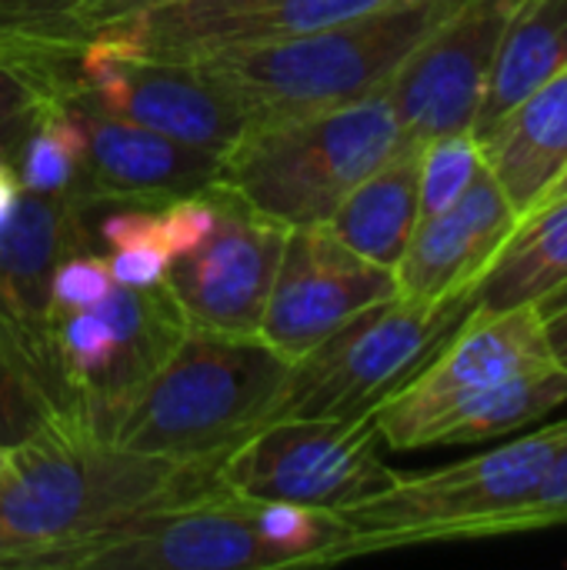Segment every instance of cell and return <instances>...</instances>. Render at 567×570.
Instances as JSON below:
<instances>
[{
  "label": "cell",
  "instance_id": "1",
  "mask_svg": "<svg viewBox=\"0 0 567 570\" xmlns=\"http://www.w3.org/2000/svg\"><path fill=\"white\" fill-rule=\"evenodd\" d=\"M214 488L217 461L140 454L87 424L53 421L13 448L0 474V568H30L43 554Z\"/></svg>",
  "mask_w": 567,
  "mask_h": 570
},
{
  "label": "cell",
  "instance_id": "2",
  "mask_svg": "<svg viewBox=\"0 0 567 570\" xmlns=\"http://www.w3.org/2000/svg\"><path fill=\"white\" fill-rule=\"evenodd\" d=\"M567 404L561 371L538 304L478 307L434 361L388 397L374 431L391 451L508 438Z\"/></svg>",
  "mask_w": 567,
  "mask_h": 570
},
{
  "label": "cell",
  "instance_id": "3",
  "mask_svg": "<svg viewBox=\"0 0 567 570\" xmlns=\"http://www.w3.org/2000/svg\"><path fill=\"white\" fill-rule=\"evenodd\" d=\"M461 3L394 0L314 33L214 50L187 63L237 97L251 124L331 110L381 94L411 50Z\"/></svg>",
  "mask_w": 567,
  "mask_h": 570
},
{
  "label": "cell",
  "instance_id": "4",
  "mask_svg": "<svg viewBox=\"0 0 567 570\" xmlns=\"http://www.w3.org/2000/svg\"><path fill=\"white\" fill-rule=\"evenodd\" d=\"M287 374L291 361L257 334L184 327L120 411L110 441L157 458L221 461L271 421Z\"/></svg>",
  "mask_w": 567,
  "mask_h": 570
},
{
  "label": "cell",
  "instance_id": "5",
  "mask_svg": "<svg viewBox=\"0 0 567 570\" xmlns=\"http://www.w3.org/2000/svg\"><path fill=\"white\" fill-rule=\"evenodd\" d=\"M404 147L398 114L381 90L331 110L251 124L221 154L214 187L287 230L317 227Z\"/></svg>",
  "mask_w": 567,
  "mask_h": 570
},
{
  "label": "cell",
  "instance_id": "6",
  "mask_svg": "<svg viewBox=\"0 0 567 570\" xmlns=\"http://www.w3.org/2000/svg\"><path fill=\"white\" fill-rule=\"evenodd\" d=\"M565 438L567 417L458 464L394 471L388 488L334 511L344 524L341 561L418 544L478 541L488 518L531 494Z\"/></svg>",
  "mask_w": 567,
  "mask_h": 570
},
{
  "label": "cell",
  "instance_id": "7",
  "mask_svg": "<svg viewBox=\"0 0 567 570\" xmlns=\"http://www.w3.org/2000/svg\"><path fill=\"white\" fill-rule=\"evenodd\" d=\"M475 304V291L444 301H411L398 294L361 311L304 357L291 361L271 421L371 417L434 361Z\"/></svg>",
  "mask_w": 567,
  "mask_h": 570
},
{
  "label": "cell",
  "instance_id": "8",
  "mask_svg": "<svg viewBox=\"0 0 567 570\" xmlns=\"http://www.w3.org/2000/svg\"><path fill=\"white\" fill-rule=\"evenodd\" d=\"M394 468L371 417H281L237 441L217 461V484L244 501H287L344 511L381 488Z\"/></svg>",
  "mask_w": 567,
  "mask_h": 570
},
{
  "label": "cell",
  "instance_id": "9",
  "mask_svg": "<svg viewBox=\"0 0 567 570\" xmlns=\"http://www.w3.org/2000/svg\"><path fill=\"white\" fill-rule=\"evenodd\" d=\"M87 210L77 194H23L0 227V341L47 394L60 421L80 417V401L63 374L53 341L50 281L67 254L90 250Z\"/></svg>",
  "mask_w": 567,
  "mask_h": 570
},
{
  "label": "cell",
  "instance_id": "10",
  "mask_svg": "<svg viewBox=\"0 0 567 570\" xmlns=\"http://www.w3.org/2000/svg\"><path fill=\"white\" fill-rule=\"evenodd\" d=\"M43 570H267L287 568L267 541L257 501L214 488L137 514L84 544L37 558Z\"/></svg>",
  "mask_w": 567,
  "mask_h": 570
},
{
  "label": "cell",
  "instance_id": "11",
  "mask_svg": "<svg viewBox=\"0 0 567 570\" xmlns=\"http://www.w3.org/2000/svg\"><path fill=\"white\" fill-rule=\"evenodd\" d=\"M521 0H465L398 67L384 94L404 140L421 147L444 134H471L501 33Z\"/></svg>",
  "mask_w": 567,
  "mask_h": 570
},
{
  "label": "cell",
  "instance_id": "12",
  "mask_svg": "<svg viewBox=\"0 0 567 570\" xmlns=\"http://www.w3.org/2000/svg\"><path fill=\"white\" fill-rule=\"evenodd\" d=\"M217 220L207 240L170 261L164 287L187 327L257 334L287 227L261 217L237 197L211 187Z\"/></svg>",
  "mask_w": 567,
  "mask_h": 570
},
{
  "label": "cell",
  "instance_id": "13",
  "mask_svg": "<svg viewBox=\"0 0 567 570\" xmlns=\"http://www.w3.org/2000/svg\"><path fill=\"white\" fill-rule=\"evenodd\" d=\"M391 297H398L391 267L364 261L324 224L291 227L257 337L297 361L351 317Z\"/></svg>",
  "mask_w": 567,
  "mask_h": 570
},
{
  "label": "cell",
  "instance_id": "14",
  "mask_svg": "<svg viewBox=\"0 0 567 570\" xmlns=\"http://www.w3.org/2000/svg\"><path fill=\"white\" fill-rule=\"evenodd\" d=\"M394 0H217L177 3L114 20L94 33H110L140 57L197 60L214 50L254 47L334 27ZM87 33V37H94ZM80 43V40H77Z\"/></svg>",
  "mask_w": 567,
  "mask_h": 570
},
{
  "label": "cell",
  "instance_id": "15",
  "mask_svg": "<svg viewBox=\"0 0 567 570\" xmlns=\"http://www.w3.org/2000/svg\"><path fill=\"white\" fill-rule=\"evenodd\" d=\"M77 110L87 130V160L70 194L84 204H167L214 187L217 154L87 104Z\"/></svg>",
  "mask_w": 567,
  "mask_h": 570
},
{
  "label": "cell",
  "instance_id": "16",
  "mask_svg": "<svg viewBox=\"0 0 567 570\" xmlns=\"http://www.w3.org/2000/svg\"><path fill=\"white\" fill-rule=\"evenodd\" d=\"M518 220V207L485 167L451 207L418 220L394 264L398 294L411 301H444L475 291Z\"/></svg>",
  "mask_w": 567,
  "mask_h": 570
},
{
  "label": "cell",
  "instance_id": "17",
  "mask_svg": "<svg viewBox=\"0 0 567 570\" xmlns=\"http://www.w3.org/2000/svg\"><path fill=\"white\" fill-rule=\"evenodd\" d=\"M114 327V361L94 391L84 397V424L100 438L114 434V424L134 391L157 371L184 334V321L164 284L157 287H124L117 284L97 307Z\"/></svg>",
  "mask_w": 567,
  "mask_h": 570
},
{
  "label": "cell",
  "instance_id": "18",
  "mask_svg": "<svg viewBox=\"0 0 567 570\" xmlns=\"http://www.w3.org/2000/svg\"><path fill=\"white\" fill-rule=\"evenodd\" d=\"M485 167L528 214L567 167V67L478 140Z\"/></svg>",
  "mask_w": 567,
  "mask_h": 570
},
{
  "label": "cell",
  "instance_id": "19",
  "mask_svg": "<svg viewBox=\"0 0 567 570\" xmlns=\"http://www.w3.org/2000/svg\"><path fill=\"white\" fill-rule=\"evenodd\" d=\"M567 67V0H521L501 33L475 140L488 137L521 100Z\"/></svg>",
  "mask_w": 567,
  "mask_h": 570
},
{
  "label": "cell",
  "instance_id": "20",
  "mask_svg": "<svg viewBox=\"0 0 567 570\" xmlns=\"http://www.w3.org/2000/svg\"><path fill=\"white\" fill-rule=\"evenodd\" d=\"M418 150L421 147L408 144L384 167L368 174L324 224L354 254L391 271L421 220Z\"/></svg>",
  "mask_w": 567,
  "mask_h": 570
},
{
  "label": "cell",
  "instance_id": "21",
  "mask_svg": "<svg viewBox=\"0 0 567 570\" xmlns=\"http://www.w3.org/2000/svg\"><path fill=\"white\" fill-rule=\"evenodd\" d=\"M567 284V197L521 214L518 227L475 287L478 307L541 304Z\"/></svg>",
  "mask_w": 567,
  "mask_h": 570
},
{
  "label": "cell",
  "instance_id": "22",
  "mask_svg": "<svg viewBox=\"0 0 567 570\" xmlns=\"http://www.w3.org/2000/svg\"><path fill=\"white\" fill-rule=\"evenodd\" d=\"M87 130L70 97H53L33 117L27 137L13 154L20 190L33 197L70 194L84 174Z\"/></svg>",
  "mask_w": 567,
  "mask_h": 570
},
{
  "label": "cell",
  "instance_id": "23",
  "mask_svg": "<svg viewBox=\"0 0 567 570\" xmlns=\"http://www.w3.org/2000/svg\"><path fill=\"white\" fill-rule=\"evenodd\" d=\"M53 97L67 94L43 53L0 50V154L13 160L33 117Z\"/></svg>",
  "mask_w": 567,
  "mask_h": 570
},
{
  "label": "cell",
  "instance_id": "24",
  "mask_svg": "<svg viewBox=\"0 0 567 570\" xmlns=\"http://www.w3.org/2000/svg\"><path fill=\"white\" fill-rule=\"evenodd\" d=\"M485 170L481 144L475 134H444L418 150V197L421 217L441 214L451 207Z\"/></svg>",
  "mask_w": 567,
  "mask_h": 570
},
{
  "label": "cell",
  "instance_id": "25",
  "mask_svg": "<svg viewBox=\"0 0 567 570\" xmlns=\"http://www.w3.org/2000/svg\"><path fill=\"white\" fill-rule=\"evenodd\" d=\"M53 341H57L63 374L80 401V417H84V397L94 391V384L104 377V371L114 361V344H117L114 327L97 307L53 311Z\"/></svg>",
  "mask_w": 567,
  "mask_h": 570
},
{
  "label": "cell",
  "instance_id": "26",
  "mask_svg": "<svg viewBox=\"0 0 567 570\" xmlns=\"http://www.w3.org/2000/svg\"><path fill=\"white\" fill-rule=\"evenodd\" d=\"M567 528V438L561 441L558 454L545 468L541 481L515 501L511 508L498 511L481 524L478 541L488 538H511V534H538V531H555Z\"/></svg>",
  "mask_w": 567,
  "mask_h": 570
},
{
  "label": "cell",
  "instance_id": "27",
  "mask_svg": "<svg viewBox=\"0 0 567 570\" xmlns=\"http://www.w3.org/2000/svg\"><path fill=\"white\" fill-rule=\"evenodd\" d=\"M53 421H60V414L0 341V448L13 451L47 431Z\"/></svg>",
  "mask_w": 567,
  "mask_h": 570
},
{
  "label": "cell",
  "instance_id": "28",
  "mask_svg": "<svg viewBox=\"0 0 567 570\" xmlns=\"http://www.w3.org/2000/svg\"><path fill=\"white\" fill-rule=\"evenodd\" d=\"M87 0H0V50L37 53Z\"/></svg>",
  "mask_w": 567,
  "mask_h": 570
},
{
  "label": "cell",
  "instance_id": "29",
  "mask_svg": "<svg viewBox=\"0 0 567 570\" xmlns=\"http://www.w3.org/2000/svg\"><path fill=\"white\" fill-rule=\"evenodd\" d=\"M117 287L110 274V261L94 254V250H77L67 254L50 281L53 294V311H90L100 307L104 297Z\"/></svg>",
  "mask_w": 567,
  "mask_h": 570
},
{
  "label": "cell",
  "instance_id": "30",
  "mask_svg": "<svg viewBox=\"0 0 567 570\" xmlns=\"http://www.w3.org/2000/svg\"><path fill=\"white\" fill-rule=\"evenodd\" d=\"M177 3H217V0H87L80 3L67 23L53 33V40L37 50L43 57H60L67 53L77 40H84L87 33L114 23V20H124V17H134V13H147V10H157V7H177Z\"/></svg>",
  "mask_w": 567,
  "mask_h": 570
},
{
  "label": "cell",
  "instance_id": "31",
  "mask_svg": "<svg viewBox=\"0 0 567 570\" xmlns=\"http://www.w3.org/2000/svg\"><path fill=\"white\" fill-rule=\"evenodd\" d=\"M100 240L107 250H127V247H157L170 257L167 250V234H164V217L160 207H124L110 210L100 220ZM174 261V257H170Z\"/></svg>",
  "mask_w": 567,
  "mask_h": 570
},
{
  "label": "cell",
  "instance_id": "32",
  "mask_svg": "<svg viewBox=\"0 0 567 570\" xmlns=\"http://www.w3.org/2000/svg\"><path fill=\"white\" fill-rule=\"evenodd\" d=\"M110 274L124 287H157L167 277L170 257L157 247H127L114 250L110 257Z\"/></svg>",
  "mask_w": 567,
  "mask_h": 570
},
{
  "label": "cell",
  "instance_id": "33",
  "mask_svg": "<svg viewBox=\"0 0 567 570\" xmlns=\"http://www.w3.org/2000/svg\"><path fill=\"white\" fill-rule=\"evenodd\" d=\"M23 190H20V177H17V167L7 154H0V227L10 220V214L17 210Z\"/></svg>",
  "mask_w": 567,
  "mask_h": 570
},
{
  "label": "cell",
  "instance_id": "34",
  "mask_svg": "<svg viewBox=\"0 0 567 570\" xmlns=\"http://www.w3.org/2000/svg\"><path fill=\"white\" fill-rule=\"evenodd\" d=\"M545 327H548V341H551V351H555L561 371H567V307L545 314Z\"/></svg>",
  "mask_w": 567,
  "mask_h": 570
},
{
  "label": "cell",
  "instance_id": "35",
  "mask_svg": "<svg viewBox=\"0 0 567 570\" xmlns=\"http://www.w3.org/2000/svg\"><path fill=\"white\" fill-rule=\"evenodd\" d=\"M538 307H541V314H551V311H558V307H567V284L565 287H558L551 297H545Z\"/></svg>",
  "mask_w": 567,
  "mask_h": 570
},
{
  "label": "cell",
  "instance_id": "36",
  "mask_svg": "<svg viewBox=\"0 0 567 570\" xmlns=\"http://www.w3.org/2000/svg\"><path fill=\"white\" fill-rule=\"evenodd\" d=\"M555 197H567V167H565V174H561V177H558V180H555V184L545 190V197H541L538 204H545V200H555ZM538 204H535V207H538ZM535 207H531V210H535Z\"/></svg>",
  "mask_w": 567,
  "mask_h": 570
},
{
  "label": "cell",
  "instance_id": "37",
  "mask_svg": "<svg viewBox=\"0 0 567 570\" xmlns=\"http://www.w3.org/2000/svg\"><path fill=\"white\" fill-rule=\"evenodd\" d=\"M7 458H10V451L0 448V474H3V468H7Z\"/></svg>",
  "mask_w": 567,
  "mask_h": 570
}]
</instances>
